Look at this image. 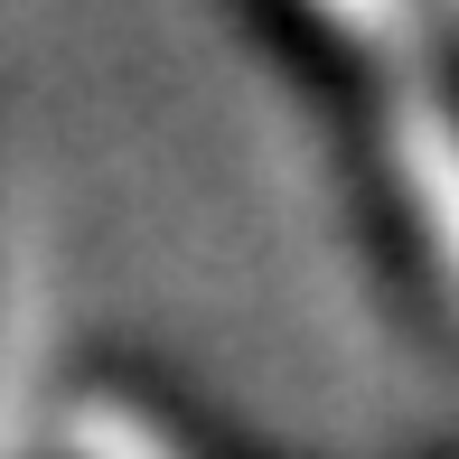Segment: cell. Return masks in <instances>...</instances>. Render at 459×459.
I'll list each match as a JSON object with an SVG mask.
<instances>
[{"instance_id":"obj_1","label":"cell","mask_w":459,"mask_h":459,"mask_svg":"<svg viewBox=\"0 0 459 459\" xmlns=\"http://www.w3.org/2000/svg\"><path fill=\"white\" fill-rule=\"evenodd\" d=\"M328 29H347L366 48V66L385 75V141H394V178H403L412 216L431 235V263L459 281V103L431 66V38L412 0H309Z\"/></svg>"}]
</instances>
